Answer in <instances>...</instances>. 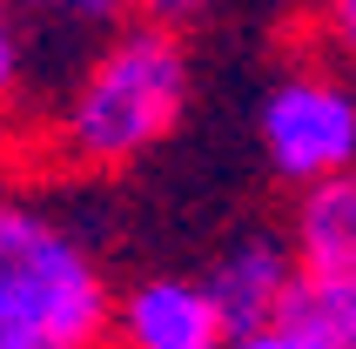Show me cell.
Returning <instances> with one entry per match:
<instances>
[{
	"mask_svg": "<svg viewBox=\"0 0 356 349\" xmlns=\"http://www.w3.org/2000/svg\"><path fill=\"white\" fill-rule=\"evenodd\" d=\"M195 101V54L181 27L121 20L67 67L34 115V168L67 181H115L181 135Z\"/></svg>",
	"mask_w": 356,
	"mask_h": 349,
	"instance_id": "cell-1",
	"label": "cell"
},
{
	"mask_svg": "<svg viewBox=\"0 0 356 349\" xmlns=\"http://www.w3.org/2000/svg\"><path fill=\"white\" fill-rule=\"evenodd\" d=\"M115 275L95 235L0 161V349H108Z\"/></svg>",
	"mask_w": 356,
	"mask_h": 349,
	"instance_id": "cell-2",
	"label": "cell"
},
{
	"mask_svg": "<svg viewBox=\"0 0 356 349\" xmlns=\"http://www.w3.org/2000/svg\"><path fill=\"white\" fill-rule=\"evenodd\" d=\"M256 155L296 195L356 174V81L296 47L256 95Z\"/></svg>",
	"mask_w": 356,
	"mask_h": 349,
	"instance_id": "cell-3",
	"label": "cell"
},
{
	"mask_svg": "<svg viewBox=\"0 0 356 349\" xmlns=\"http://www.w3.org/2000/svg\"><path fill=\"white\" fill-rule=\"evenodd\" d=\"M108 349H229V323L202 275L148 269L115 289Z\"/></svg>",
	"mask_w": 356,
	"mask_h": 349,
	"instance_id": "cell-4",
	"label": "cell"
},
{
	"mask_svg": "<svg viewBox=\"0 0 356 349\" xmlns=\"http://www.w3.org/2000/svg\"><path fill=\"white\" fill-rule=\"evenodd\" d=\"M209 295H216L229 336L242 330H269V323H289L296 309V255L276 229H242L229 249L202 269Z\"/></svg>",
	"mask_w": 356,
	"mask_h": 349,
	"instance_id": "cell-5",
	"label": "cell"
},
{
	"mask_svg": "<svg viewBox=\"0 0 356 349\" xmlns=\"http://www.w3.org/2000/svg\"><path fill=\"white\" fill-rule=\"evenodd\" d=\"M282 242L296 255V295H356V174L302 188Z\"/></svg>",
	"mask_w": 356,
	"mask_h": 349,
	"instance_id": "cell-6",
	"label": "cell"
},
{
	"mask_svg": "<svg viewBox=\"0 0 356 349\" xmlns=\"http://www.w3.org/2000/svg\"><path fill=\"white\" fill-rule=\"evenodd\" d=\"M40 27L20 0H0V135H27L40 115Z\"/></svg>",
	"mask_w": 356,
	"mask_h": 349,
	"instance_id": "cell-7",
	"label": "cell"
},
{
	"mask_svg": "<svg viewBox=\"0 0 356 349\" xmlns=\"http://www.w3.org/2000/svg\"><path fill=\"white\" fill-rule=\"evenodd\" d=\"M20 7L34 14L40 34L81 40V54H88L101 34H115L121 20H135V0H20Z\"/></svg>",
	"mask_w": 356,
	"mask_h": 349,
	"instance_id": "cell-8",
	"label": "cell"
},
{
	"mask_svg": "<svg viewBox=\"0 0 356 349\" xmlns=\"http://www.w3.org/2000/svg\"><path fill=\"white\" fill-rule=\"evenodd\" d=\"M302 47L356 81V0H309V14H302Z\"/></svg>",
	"mask_w": 356,
	"mask_h": 349,
	"instance_id": "cell-9",
	"label": "cell"
},
{
	"mask_svg": "<svg viewBox=\"0 0 356 349\" xmlns=\"http://www.w3.org/2000/svg\"><path fill=\"white\" fill-rule=\"evenodd\" d=\"M289 323L316 336V349H356V295H296Z\"/></svg>",
	"mask_w": 356,
	"mask_h": 349,
	"instance_id": "cell-10",
	"label": "cell"
},
{
	"mask_svg": "<svg viewBox=\"0 0 356 349\" xmlns=\"http://www.w3.org/2000/svg\"><path fill=\"white\" fill-rule=\"evenodd\" d=\"M229 349H316V336L296 330V323H269V330H242V336H229Z\"/></svg>",
	"mask_w": 356,
	"mask_h": 349,
	"instance_id": "cell-11",
	"label": "cell"
},
{
	"mask_svg": "<svg viewBox=\"0 0 356 349\" xmlns=\"http://www.w3.org/2000/svg\"><path fill=\"white\" fill-rule=\"evenodd\" d=\"M209 7H216V0H135L141 20H161V27H181V34H188V20H202Z\"/></svg>",
	"mask_w": 356,
	"mask_h": 349,
	"instance_id": "cell-12",
	"label": "cell"
}]
</instances>
